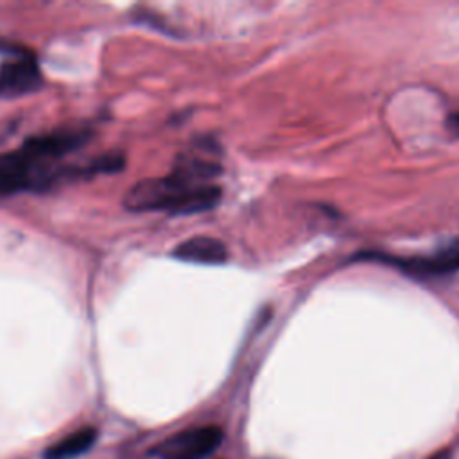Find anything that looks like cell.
<instances>
[{"mask_svg":"<svg viewBox=\"0 0 459 459\" xmlns=\"http://www.w3.org/2000/svg\"><path fill=\"white\" fill-rule=\"evenodd\" d=\"M91 138L88 129H57L32 136L11 152L0 154V195L48 190L63 179L84 178L82 165H61L59 160Z\"/></svg>","mask_w":459,"mask_h":459,"instance_id":"6da1fadb","label":"cell"},{"mask_svg":"<svg viewBox=\"0 0 459 459\" xmlns=\"http://www.w3.org/2000/svg\"><path fill=\"white\" fill-rule=\"evenodd\" d=\"M221 188L213 185H194L170 172L161 178H145L134 183L124 195L129 212H169L172 215H194L215 208Z\"/></svg>","mask_w":459,"mask_h":459,"instance_id":"7a4b0ae2","label":"cell"},{"mask_svg":"<svg viewBox=\"0 0 459 459\" xmlns=\"http://www.w3.org/2000/svg\"><path fill=\"white\" fill-rule=\"evenodd\" d=\"M43 82L38 59L23 47L7 50L0 65V99H18L36 91Z\"/></svg>","mask_w":459,"mask_h":459,"instance_id":"3957f363","label":"cell"},{"mask_svg":"<svg viewBox=\"0 0 459 459\" xmlns=\"http://www.w3.org/2000/svg\"><path fill=\"white\" fill-rule=\"evenodd\" d=\"M222 441V430L215 425L188 429L161 441L152 454L160 459H204Z\"/></svg>","mask_w":459,"mask_h":459,"instance_id":"277c9868","label":"cell"},{"mask_svg":"<svg viewBox=\"0 0 459 459\" xmlns=\"http://www.w3.org/2000/svg\"><path fill=\"white\" fill-rule=\"evenodd\" d=\"M375 260L391 264L398 269H403L409 274L414 276H443L459 271V242H454L446 249H441L430 256H412V258H398V256H387L378 253H364L360 255V260Z\"/></svg>","mask_w":459,"mask_h":459,"instance_id":"5b68a950","label":"cell"},{"mask_svg":"<svg viewBox=\"0 0 459 459\" xmlns=\"http://www.w3.org/2000/svg\"><path fill=\"white\" fill-rule=\"evenodd\" d=\"M172 256L176 260L188 262V264L221 265L228 260V249L224 242H221L219 238L197 235L178 244L172 251Z\"/></svg>","mask_w":459,"mask_h":459,"instance_id":"8992f818","label":"cell"},{"mask_svg":"<svg viewBox=\"0 0 459 459\" xmlns=\"http://www.w3.org/2000/svg\"><path fill=\"white\" fill-rule=\"evenodd\" d=\"M95 441L97 430L93 427H82L48 446L43 454V459H74L84 454Z\"/></svg>","mask_w":459,"mask_h":459,"instance_id":"52a82bcc","label":"cell"},{"mask_svg":"<svg viewBox=\"0 0 459 459\" xmlns=\"http://www.w3.org/2000/svg\"><path fill=\"white\" fill-rule=\"evenodd\" d=\"M430 459H448V450H441L436 455H432Z\"/></svg>","mask_w":459,"mask_h":459,"instance_id":"ba28073f","label":"cell"},{"mask_svg":"<svg viewBox=\"0 0 459 459\" xmlns=\"http://www.w3.org/2000/svg\"><path fill=\"white\" fill-rule=\"evenodd\" d=\"M452 126H454V129L459 133V115H454V117H452Z\"/></svg>","mask_w":459,"mask_h":459,"instance_id":"9c48e42d","label":"cell"}]
</instances>
